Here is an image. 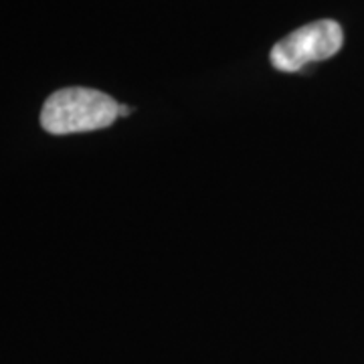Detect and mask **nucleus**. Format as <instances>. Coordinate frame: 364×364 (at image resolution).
Returning <instances> with one entry per match:
<instances>
[{"mask_svg": "<svg viewBox=\"0 0 364 364\" xmlns=\"http://www.w3.org/2000/svg\"><path fill=\"white\" fill-rule=\"evenodd\" d=\"M119 117V104L90 87H65L47 97L41 109L43 130L55 136L107 128Z\"/></svg>", "mask_w": 364, "mask_h": 364, "instance_id": "1", "label": "nucleus"}, {"mask_svg": "<svg viewBox=\"0 0 364 364\" xmlns=\"http://www.w3.org/2000/svg\"><path fill=\"white\" fill-rule=\"evenodd\" d=\"M342 43H344L342 26L336 21L322 18L296 28L286 39L273 45L269 59L277 71L294 73V71H301L310 63L334 57L342 49Z\"/></svg>", "mask_w": 364, "mask_h": 364, "instance_id": "2", "label": "nucleus"}, {"mask_svg": "<svg viewBox=\"0 0 364 364\" xmlns=\"http://www.w3.org/2000/svg\"><path fill=\"white\" fill-rule=\"evenodd\" d=\"M130 116V107L128 105H119V117Z\"/></svg>", "mask_w": 364, "mask_h": 364, "instance_id": "3", "label": "nucleus"}]
</instances>
